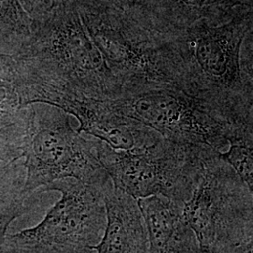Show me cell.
<instances>
[{
    "instance_id": "obj_1",
    "label": "cell",
    "mask_w": 253,
    "mask_h": 253,
    "mask_svg": "<svg viewBox=\"0 0 253 253\" xmlns=\"http://www.w3.org/2000/svg\"><path fill=\"white\" fill-rule=\"evenodd\" d=\"M173 39L185 89L232 126L253 127V8L218 25L200 20Z\"/></svg>"
},
{
    "instance_id": "obj_2",
    "label": "cell",
    "mask_w": 253,
    "mask_h": 253,
    "mask_svg": "<svg viewBox=\"0 0 253 253\" xmlns=\"http://www.w3.org/2000/svg\"><path fill=\"white\" fill-rule=\"evenodd\" d=\"M17 60L14 82H28L98 100L118 99L123 93L76 6L71 4L31 19L30 42Z\"/></svg>"
},
{
    "instance_id": "obj_3",
    "label": "cell",
    "mask_w": 253,
    "mask_h": 253,
    "mask_svg": "<svg viewBox=\"0 0 253 253\" xmlns=\"http://www.w3.org/2000/svg\"><path fill=\"white\" fill-rule=\"evenodd\" d=\"M76 8L109 69L122 85L120 97L167 85L184 88L180 56L173 37L153 27L134 9L104 0Z\"/></svg>"
},
{
    "instance_id": "obj_4",
    "label": "cell",
    "mask_w": 253,
    "mask_h": 253,
    "mask_svg": "<svg viewBox=\"0 0 253 253\" xmlns=\"http://www.w3.org/2000/svg\"><path fill=\"white\" fill-rule=\"evenodd\" d=\"M211 154L183 216L202 253H253V190L221 157Z\"/></svg>"
},
{
    "instance_id": "obj_5",
    "label": "cell",
    "mask_w": 253,
    "mask_h": 253,
    "mask_svg": "<svg viewBox=\"0 0 253 253\" xmlns=\"http://www.w3.org/2000/svg\"><path fill=\"white\" fill-rule=\"evenodd\" d=\"M96 151L115 188L136 200L157 195L181 205L196 188L206 160L217 152L164 138L145 148L127 151L113 149L97 140Z\"/></svg>"
},
{
    "instance_id": "obj_6",
    "label": "cell",
    "mask_w": 253,
    "mask_h": 253,
    "mask_svg": "<svg viewBox=\"0 0 253 253\" xmlns=\"http://www.w3.org/2000/svg\"><path fill=\"white\" fill-rule=\"evenodd\" d=\"M97 140L75 130L71 116L49 104H29V120L22 157L27 197L54 181L72 178L103 186L112 182L97 156Z\"/></svg>"
},
{
    "instance_id": "obj_7",
    "label": "cell",
    "mask_w": 253,
    "mask_h": 253,
    "mask_svg": "<svg viewBox=\"0 0 253 253\" xmlns=\"http://www.w3.org/2000/svg\"><path fill=\"white\" fill-rule=\"evenodd\" d=\"M112 185L67 178L42 188L60 192L61 198L37 226L7 235L4 253H94L106 222L104 192Z\"/></svg>"
},
{
    "instance_id": "obj_8",
    "label": "cell",
    "mask_w": 253,
    "mask_h": 253,
    "mask_svg": "<svg viewBox=\"0 0 253 253\" xmlns=\"http://www.w3.org/2000/svg\"><path fill=\"white\" fill-rule=\"evenodd\" d=\"M115 113L150 127L164 139L210 147L228 148L235 128L198 97L178 85H167L108 100Z\"/></svg>"
},
{
    "instance_id": "obj_9",
    "label": "cell",
    "mask_w": 253,
    "mask_h": 253,
    "mask_svg": "<svg viewBox=\"0 0 253 253\" xmlns=\"http://www.w3.org/2000/svg\"><path fill=\"white\" fill-rule=\"evenodd\" d=\"M106 222L94 253H149L148 236L135 198L112 185L104 192Z\"/></svg>"
},
{
    "instance_id": "obj_10",
    "label": "cell",
    "mask_w": 253,
    "mask_h": 253,
    "mask_svg": "<svg viewBox=\"0 0 253 253\" xmlns=\"http://www.w3.org/2000/svg\"><path fill=\"white\" fill-rule=\"evenodd\" d=\"M137 202L145 220L149 253H202L183 216V205L157 195Z\"/></svg>"
},
{
    "instance_id": "obj_11",
    "label": "cell",
    "mask_w": 253,
    "mask_h": 253,
    "mask_svg": "<svg viewBox=\"0 0 253 253\" xmlns=\"http://www.w3.org/2000/svg\"><path fill=\"white\" fill-rule=\"evenodd\" d=\"M29 120V105H24L11 82L0 81V161L22 157Z\"/></svg>"
},
{
    "instance_id": "obj_12",
    "label": "cell",
    "mask_w": 253,
    "mask_h": 253,
    "mask_svg": "<svg viewBox=\"0 0 253 253\" xmlns=\"http://www.w3.org/2000/svg\"><path fill=\"white\" fill-rule=\"evenodd\" d=\"M31 38V19L21 0H0V52L23 54Z\"/></svg>"
},
{
    "instance_id": "obj_13",
    "label": "cell",
    "mask_w": 253,
    "mask_h": 253,
    "mask_svg": "<svg viewBox=\"0 0 253 253\" xmlns=\"http://www.w3.org/2000/svg\"><path fill=\"white\" fill-rule=\"evenodd\" d=\"M25 181L23 157L8 162L0 161V217L15 209L27 208Z\"/></svg>"
},
{
    "instance_id": "obj_14",
    "label": "cell",
    "mask_w": 253,
    "mask_h": 253,
    "mask_svg": "<svg viewBox=\"0 0 253 253\" xmlns=\"http://www.w3.org/2000/svg\"><path fill=\"white\" fill-rule=\"evenodd\" d=\"M253 128L239 129L228 139V148L220 157L229 163L253 191Z\"/></svg>"
},
{
    "instance_id": "obj_15",
    "label": "cell",
    "mask_w": 253,
    "mask_h": 253,
    "mask_svg": "<svg viewBox=\"0 0 253 253\" xmlns=\"http://www.w3.org/2000/svg\"><path fill=\"white\" fill-rule=\"evenodd\" d=\"M71 0H25V8L30 13V19L39 18L59 9Z\"/></svg>"
},
{
    "instance_id": "obj_16",
    "label": "cell",
    "mask_w": 253,
    "mask_h": 253,
    "mask_svg": "<svg viewBox=\"0 0 253 253\" xmlns=\"http://www.w3.org/2000/svg\"><path fill=\"white\" fill-rule=\"evenodd\" d=\"M17 55L0 52V81H15L17 76Z\"/></svg>"
},
{
    "instance_id": "obj_17",
    "label": "cell",
    "mask_w": 253,
    "mask_h": 253,
    "mask_svg": "<svg viewBox=\"0 0 253 253\" xmlns=\"http://www.w3.org/2000/svg\"><path fill=\"white\" fill-rule=\"evenodd\" d=\"M27 211H28L27 208H18L6 214L5 216L0 217V253H4V242L7 236V232L9 225L13 220L26 214Z\"/></svg>"
},
{
    "instance_id": "obj_18",
    "label": "cell",
    "mask_w": 253,
    "mask_h": 253,
    "mask_svg": "<svg viewBox=\"0 0 253 253\" xmlns=\"http://www.w3.org/2000/svg\"><path fill=\"white\" fill-rule=\"evenodd\" d=\"M104 1H107L121 9H134L139 3V0H104Z\"/></svg>"
},
{
    "instance_id": "obj_19",
    "label": "cell",
    "mask_w": 253,
    "mask_h": 253,
    "mask_svg": "<svg viewBox=\"0 0 253 253\" xmlns=\"http://www.w3.org/2000/svg\"></svg>"
}]
</instances>
